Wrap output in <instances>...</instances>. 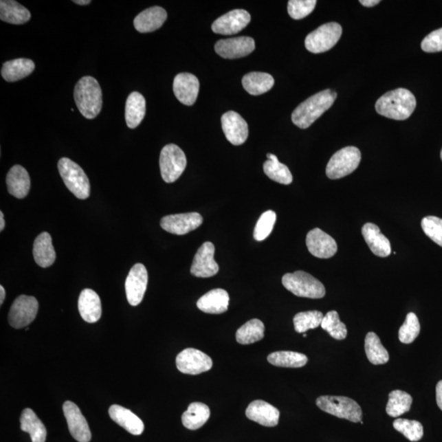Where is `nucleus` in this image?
<instances>
[{"label":"nucleus","mask_w":442,"mask_h":442,"mask_svg":"<svg viewBox=\"0 0 442 442\" xmlns=\"http://www.w3.org/2000/svg\"><path fill=\"white\" fill-rule=\"evenodd\" d=\"M416 107V98L410 90L397 89L384 94L375 104L377 113L397 121L409 118Z\"/></svg>","instance_id":"obj_1"},{"label":"nucleus","mask_w":442,"mask_h":442,"mask_svg":"<svg viewBox=\"0 0 442 442\" xmlns=\"http://www.w3.org/2000/svg\"><path fill=\"white\" fill-rule=\"evenodd\" d=\"M337 93L325 89L302 102L291 114V121L299 128L307 129L333 104Z\"/></svg>","instance_id":"obj_2"},{"label":"nucleus","mask_w":442,"mask_h":442,"mask_svg":"<svg viewBox=\"0 0 442 442\" xmlns=\"http://www.w3.org/2000/svg\"><path fill=\"white\" fill-rule=\"evenodd\" d=\"M74 100L77 109L85 118L98 117L102 107V93L100 84L92 76H84L76 85Z\"/></svg>","instance_id":"obj_3"},{"label":"nucleus","mask_w":442,"mask_h":442,"mask_svg":"<svg viewBox=\"0 0 442 442\" xmlns=\"http://www.w3.org/2000/svg\"><path fill=\"white\" fill-rule=\"evenodd\" d=\"M282 283L287 290L300 298L320 299L326 294L323 283L302 270L285 274Z\"/></svg>","instance_id":"obj_4"},{"label":"nucleus","mask_w":442,"mask_h":442,"mask_svg":"<svg viewBox=\"0 0 442 442\" xmlns=\"http://www.w3.org/2000/svg\"><path fill=\"white\" fill-rule=\"evenodd\" d=\"M58 168L68 190L77 199H88L90 195V184L83 169L77 163L67 157H63L59 160Z\"/></svg>","instance_id":"obj_5"},{"label":"nucleus","mask_w":442,"mask_h":442,"mask_svg":"<svg viewBox=\"0 0 442 442\" xmlns=\"http://www.w3.org/2000/svg\"><path fill=\"white\" fill-rule=\"evenodd\" d=\"M316 406L320 410L339 419L351 422L362 421V410L357 402L346 397L322 396L317 398Z\"/></svg>","instance_id":"obj_6"},{"label":"nucleus","mask_w":442,"mask_h":442,"mask_svg":"<svg viewBox=\"0 0 442 442\" xmlns=\"http://www.w3.org/2000/svg\"><path fill=\"white\" fill-rule=\"evenodd\" d=\"M360 160L362 153L357 148L353 146L343 148L330 158L326 167V175L331 179L345 177L357 169Z\"/></svg>","instance_id":"obj_7"},{"label":"nucleus","mask_w":442,"mask_h":442,"mask_svg":"<svg viewBox=\"0 0 442 442\" xmlns=\"http://www.w3.org/2000/svg\"><path fill=\"white\" fill-rule=\"evenodd\" d=\"M160 170L166 183H174L181 177L186 168L187 159L183 150L170 144L162 148L160 154Z\"/></svg>","instance_id":"obj_8"},{"label":"nucleus","mask_w":442,"mask_h":442,"mask_svg":"<svg viewBox=\"0 0 442 442\" xmlns=\"http://www.w3.org/2000/svg\"><path fill=\"white\" fill-rule=\"evenodd\" d=\"M342 34V28L340 24L326 23L309 34L305 41V46L311 53H324L336 45Z\"/></svg>","instance_id":"obj_9"},{"label":"nucleus","mask_w":442,"mask_h":442,"mask_svg":"<svg viewBox=\"0 0 442 442\" xmlns=\"http://www.w3.org/2000/svg\"><path fill=\"white\" fill-rule=\"evenodd\" d=\"M38 309V303L36 298L21 295L12 305L8 314V323L16 329L27 327L35 320Z\"/></svg>","instance_id":"obj_10"},{"label":"nucleus","mask_w":442,"mask_h":442,"mask_svg":"<svg viewBox=\"0 0 442 442\" xmlns=\"http://www.w3.org/2000/svg\"><path fill=\"white\" fill-rule=\"evenodd\" d=\"M212 364V360L209 355L195 349H184L177 357L179 371L186 375H200L211 370Z\"/></svg>","instance_id":"obj_11"},{"label":"nucleus","mask_w":442,"mask_h":442,"mask_svg":"<svg viewBox=\"0 0 442 442\" xmlns=\"http://www.w3.org/2000/svg\"><path fill=\"white\" fill-rule=\"evenodd\" d=\"M148 274L143 264H135L129 273L126 280V293L128 302L136 307L143 301L147 290Z\"/></svg>","instance_id":"obj_12"},{"label":"nucleus","mask_w":442,"mask_h":442,"mask_svg":"<svg viewBox=\"0 0 442 442\" xmlns=\"http://www.w3.org/2000/svg\"><path fill=\"white\" fill-rule=\"evenodd\" d=\"M203 219L199 213L169 214L161 220V227L170 234L184 235L199 228Z\"/></svg>","instance_id":"obj_13"},{"label":"nucleus","mask_w":442,"mask_h":442,"mask_svg":"<svg viewBox=\"0 0 442 442\" xmlns=\"http://www.w3.org/2000/svg\"><path fill=\"white\" fill-rule=\"evenodd\" d=\"M63 409L73 439L79 442H89L92 437L91 432L79 407L68 401L64 403Z\"/></svg>","instance_id":"obj_14"},{"label":"nucleus","mask_w":442,"mask_h":442,"mask_svg":"<svg viewBox=\"0 0 442 442\" xmlns=\"http://www.w3.org/2000/svg\"><path fill=\"white\" fill-rule=\"evenodd\" d=\"M251 21V15L243 10H232L214 21L212 29L220 35H235L242 31Z\"/></svg>","instance_id":"obj_15"},{"label":"nucleus","mask_w":442,"mask_h":442,"mask_svg":"<svg viewBox=\"0 0 442 442\" xmlns=\"http://www.w3.org/2000/svg\"><path fill=\"white\" fill-rule=\"evenodd\" d=\"M214 246L206 242L197 250L192 261L190 272L197 278H210L219 272V265L214 258Z\"/></svg>","instance_id":"obj_16"},{"label":"nucleus","mask_w":442,"mask_h":442,"mask_svg":"<svg viewBox=\"0 0 442 442\" xmlns=\"http://www.w3.org/2000/svg\"><path fill=\"white\" fill-rule=\"evenodd\" d=\"M254 49L255 41L248 36L225 38V40L217 41L214 45L217 54L227 59L246 57Z\"/></svg>","instance_id":"obj_17"},{"label":"nucleus","mask_w":442,"mask_h":442,"mask_svg":"<svg viewBox=\"0 0 442 442\" xmlns=\"http://www.w3.org/2000/svg\"><path fill=\"white\" fill-rule=\"evenodd\" d=\"M306 243L311 254L320 259L331 258L338 252L335 240L319 228L309 232Z\"/></svg>","instance_id":"obj_18"},{"label":"nucleus","mask_w":442,"mask_h":442,"mask_svg":"<svg viewBox=\"0 0 442 442\" xmlns=\"http://www.w3.org/2000/svg\"><path fill=\"white\" fill-rule=\"evenodd\" d=\"M223 131L232 144L235 146L245 143L248 137L247 123L241 115L230 111L221 118Z\"/></svg>","instance_id":"obj_19"},{"label":"nucleus","mask_w":442,"mask_h":442,"mask_svg":"<svg viewBox=\"0 0 442 442\" xmlns=\"http://www.w3.org/2000/svg\"><path fill=\"white\" fill-rule=\"evenodd\" d=\"M199 88V79L190 73H180L174 79L175 96L184 105L192 106L195 104Z\"/></svg>","instance_id":"obj_20"},{"label":"nucleus","mask_w":442,"mask_h":442,"mask_svg":"<svg viewBox=\"0 0 442 442\" xmlns=\"http://www.w3.org/2000/svg\"><path fill=\"white\" fill-rule=\"evenodd\" d=\"M247 417L265 427H276L280 421V412L268 402L252 401L246 410Z\"/></svg>","instance_id":"obj_21"},{"label":"nucleus","mask_w":442,"mask_h":442,"mask_svg":"<svg viewBox=\"0 0 442 442\" xmlns=\"http://www.w3.org/2000/svg\"><path fill=\"white\" fill-rule=\"evenodd\" d=\"M230 296L222 289H216L208 291L197 302L200 311L208 314H223L228 311Z\"/></svg>","instance_id":"obj_22"},{"label":"nucleus","mask_w":442,"mask_h":442,"mask_svg":"<svg viewBox=\"0 0 442 442\" xmlns=\"http://www.w3.org/2000/svg\"><path fill=\"white\" fill-rule=\"evenodd\" d=\"M362 235L373 254L379 257H387L392 253V247L388 238H386L379 227L373 223H367L362 227Z\"/></svg>","instance_id":"obj_23"},{"label":"nucleus","mask_w":442,"mask_h":442,"mask_svg":"<svg viewBox=\"0 0 442 442\" xmlns=\"http://www.w3.org/2000/svg\"><path fill=\"white\" fill-rule=\"evenodd\" d=\"M166 19L164 8L159 6L149 8L137 15L134 20L135 28L140 33L155 32L162 27Z\"/></svg>","instance_id":"obj_24"},{"label":"nucleus","mask_w":442,"mask_h":442,"mask_svg":"<svg viewBox=\"0 0 442 442\" xmlns=\"http://www.w3.org/2000/svg\"><path fill=\"white\" fill-rule=\"evenodd\" d=\"M80 315L88 323H96L101 318L102 304L100 296L92 289L81 291L78 300Z\"/></svg>","instance_id":"obj_25"},{"label":"nucleus","mask_w":442,"mask_h":442,"mask_svg":"<svg viewBox=\"0 0 442 442\" xmlns=\"http://www.w3.org/2000/svg\"><path fill=\"white\" fill-rule=\"evenodd\" d=\"M8 191L19 199L27 197L31 188V179L27 170L20 165L12 166L6 177Z\"/></svg>","instance_id":"obj_26"},{"label":"nucleus","mask_w":442,"mask_h":442,"mask_svg":"<svg viewBox=\"0 0 442 442\" xmlns=\"http://www.w3.org/2000/svg\"><path fill=\"white\" fill-rule=\"evenodd\" d=\"M110 417L115 423L126 429L133 435L139 436L144 430L143 421L130 410L121 406L113 405L109 408Z\"/></svg>","instance_id":"obj_27"},{"label":"nucleus","mask_w":442,"mask_h":442,"mask_svg":"<svg viewBox=\"0 0 442 442\" xmlns=\"http://www.w3.org/2000/svg\"><path fill=\"white\" fill-rule=\"evenodd\" d=\"M34 259L38 266L48 268L54 263L56 252L52 238L47 232H43L35 240L33 247Z\"/></svg>","instance_id":"obj_28"},{"label":"nucleus","mask_w":442,"mask_h":442,"mask_svg":"<svg viewBox=\"0 0 442 442\" xmlns=\"http://www.w3.org/2000/svg\"><path fill=\"white\" fill-rule=\"evenodd\" d=\"M35 68L36 65L32 60L16 58L3 63L1 75L8 82H15L31 75Z\"/></svg>","instance_id":"obj_29"},{"label":"nucleus","mask_w":442,"mask_h":442,"mask_svg":"<svg viewBox=\"0 0 442 442\" xmlns=\"http://www.w3.org/2000/svg\"><path fill=\"white\" fill-rule=\"evenodd\" d=\"M32 18L31 12L27 8L14 0L0 1V19L14 25L27 23Z\"/></svg>","instance_id":"obj_30"},{"label":"nucleus","mask_w":442,"mask_h":442,"mask_svg":"<svg viewBox=\"0 0 442 442\" xmlns=\"http://www.w3.org/2000/svg\"><path fill=\"white\" fill-rule=\"evenodd\" d=\"M146 113L145 98L139 92H133L128 96L126 104V122L127 126L135 129L140 124Z\"/></svg>","instance_id":"obj_31"},{"label":"nucleus","mask_w":442,"mask_h":442,"mask_svg":"<svg viewBox=\"0 0 442 442\" xmlns=\"http://www.w3.org/2000/svg\"><path fill=\"white\" fill-rule=\"evenodd\" d=\"M20 422L21 431L28 432L31 435L32 442H45L46 428L32 409L27 408L23 411Z\"/></svg>","instance_id":"obj_32"},{"label":"nucleus","mask_w":442,"mask_h":442,"mask_svg":"<svg viewBox=\"0 0 442 442\" xmlns=\"http://www.w3.org/2000/svg\"><path fill=\"white\" fill-rule=\"evenodd\" d=\"M244 89L251 96H261L272 89L274 85L272 76L264 72H251L243 76Z\"/></svg>","instance_id":"obj_33"},{"label":"nucleus","mask_w":442,"mask_h":442,"mask_svg":"<svg viewBox=\"0 0 442 442\" xmlns=\"http://www.w3.org/2000/svg\"><path fill=\"white\" fill-rule=\"evenodd\" d=\"M211 415L209 407L201 402H194L182 415L184 427L190 430H197L208 422Z\"/></svg>","instance_id":"obj_34"},{"label":"nucleus","mask_w":442,"mask_h":442,"mask_svg":"<svg viewBox=\"0 0 442 442\" xmlns=\"http://www.w3.org/2000/svg\"><path fill=\"white\" fill-rule=\"evenodd\" d=\"M267 158L268 160L264 163L263 169L265 174L270 179L286 186L293 182V175L289 167L280 162L274 154L268 153Z\"/></svg>","instance_id":"obj_35"},{"label":"nucleus","mask_w":442,"mask_h":442,"mask_svg":"<svg viewBox=\"0 0 442 442\" xmlns=\"http://www.w3.org/2000/svg\"><path fill=\"white\" fill-rule=\"evenodd\" d=\"M265 336V325L258 319H252L244 324L236 333V340L242 345L259 342Z\"/></svg>","instance_id":"obj_36"},{"label":"nucleus","mask_w":442,"mask_h":442,"mask_svg":"<svg viewBox=\"0 0 442 442\" xmlns=\"http://www.w3.org/2000/svg\"><path fill=\"white\" fill-rule=\"evenodd\" d=\"M364 349L368 360L375 366L388 362L389 354L375 333L370 332L364 340Z\"/></svg>","instance_id":"obj_37"},{"label":"nucleus","mask_w":442,"mask_h":442,"mask_svg":"<svg viewBox=\"0 0 442 442\" xmlns=\"http://www.w3.org/2000/svg\"><path fill=\"white\" fill-rule=\"evenodd\" d=\"M267 360L273 366L283 368H302L308 362L306 355L286 351L269 354Z\"/></svg>","instance_id":"obj_38"},{"label":"nucleus","mask_w":442,"mask_h":442,"mask_svg":"<svg viewBox=\"0 0 442 442\" xmlns=\"http://www.w3.org/2000/svg\"><path fill=\"white\" fill-rule=\"evenodd\" d=\"M413 398L410 394L401 390H395L389 394V400L386 411L390 417L397 418L410 411Z\"/></svg>","instance_id":"obj_39"},{"label":"nucleus","mask_w":442,"mask_h":442,"mask_svg":"<svg viewBox=\"0 0 442 442\" xmlns=\"http://www.w3.org/2000/svg\"><path fill=\"white\" fill-rule=\"evenodd\" d=\"M323 313L318 311L300 312L294 318L295 331L303 333L310 329H314L321 326L324 319Z\"/></svg>","instance_id":"obj_40"},{"label":"nucleus","mask_w":442,"mask_h":442,"mask_svg":"<svg viewBox=\"0 0 442 442\" xmlns=\"http://www.w3.org/2000/svg\"><path fill=\"white\" fill-rule=\"evenodd\" d=\"M321 328L336 340H344L347 336L346 326L340 320L335 311H329L326 314L322 321Z\"/></svg>","instance_id":"obj_41"},{"label":"nucleus","mask_w":442,"mask_h":442,"mask_svg":"<svg viewBox=\"0 0 442 442\" xmlns=\"http://www.w3.org/2000/svg\"><path fill=\"white\" fill-rule=\"evenodd\" d=\"M393 427L410 441H419L423 436V425L416 420L397 419L395 420Z\"/></svg>","instance_id":"obj_42"},{"label":"nucleus","mask_w":442,"mask_h":442,"mask_svg":"<svg viewBox=\"0 0 442 442\" xmlns=\"http://www.w3.org/2000/svg\"><path fill=\"white\" fill-rule=\"evenodd\" d=\"M420 333V324L417 316L413 312L406 316L404 324L399 330V340L405 344H410L418 338Z\"/></svg>","instance_id":"obj_43"},{"label":"nucleus","mask_w":442,"mask_h":442,"mask_svg":"<svg viewBox=\"0 0 442 442\" xmlns=\"http://www.w3.org/2000/svg\"><path fill=\"white\" fill-rule=\"evenodd\" d=\"M276 221V214L272 210L261 214L256 223L254 233H253L255 240L260 242L267 239L269 235L272 234Z\"/></svg>","instance_id":"obj_44"},{"label":"nucleus","mask_w":442,"mask_h":442,"mask_svg":"<svg viewBox=\"0 0 442 442\" xmlns=\"http://www.w3.org/2000/svg\"><path fill=\"white\" fill-rule=\"evenodd\" d=\"M316 3V0H290L287 4V12L291 19H302L311 14Z\"/></svg>","instance_id":"obj_45"},{"label":"nucleus","mask_w":442,"mask_h":442,"mask_svg":"<svg viewBox=\"0 0 442 442\" xmlns=\"http://www.w3.org/2000/svg\"><path fill=\"white\" fill-rule=\"evenodd\" d=\"M421 226L424 234L442 247V219L432 216L424 217Z\"/></svg>","instance_id":"obj_46"},{"label":"nucleus","mask_w":442,"mask_h":442,"mask_svg":"<svg viewBox=\"0 0 442 442\" xmlns=\"http://www.w3.org/2000/svg\"><path fill=\"white\" fill-rule=\"evenodd\" d=\"M421 48L426 53H437L442 51V28L436 30L423 38Z\"/></svg>","instance_id":"obj_47"},{"label":"nucleus","mask_w":442,"mask_h":442,"mask_svg":"<svg viewBox=\"0 0 442 442\" xmlns=\"http://www.w3.org/2000/svg\"><path fill=\"white\" fill-rule=\"evenodd\" d=\"M436 397L437 406L442 410V380L437 384L436 387Z\"/></svg>","instance_id":"obj_48"},{"label":"nucleus","mask_w":442,"mask_h":442,"mask_svg":"<svg viewBox=\"0 0 442 442\" xmlns=\"http://www.w3.org/2000/svg\"><path fill=\"white\" fill-rule=\"evenodd\" d=\"M360 3L364 7L371 8L380 3L379 0H360Z\"/></svg>","instance_id":"obj_49"},{"label":"nucleus","mask_w":442,"mask_h":442,"mask_svg":"<svg viewBox=\"0 0 442 442\" xmlns=\"http://www.w3.org/2000/svg\"><path fill=\"white\" fill-rule=\"evenodd\" d=\"M5 289H3V287L0 286V305H3L4 299H5Z\"/></svg>","instance_id":"obj_50"},{"label":"nucleus","mask_w":442,"mask_h":442,"mask_svg":"<svg viewBox=\"0 0 442 442\" xmlns=\"http://www.w3.org/2000/svg\"><path fill=\"white\" fill-rule=\"evenodd\" d=\"M4 227H5V221H4L3 213V212H0V231L2 232Z\"/></svg>","instance_id":"obj_51"},{"label":"nucleus","mask_w":442,"mask_h":442,"mask_svg":"<svg viewBox=\"0 0 442 442\" xmlns=\"http://www.w3.org/2000/svg\"><path fill=\"white\" fill-rule=\"evenodd\" d=\"M73 3L79 4V5H88L91 1L90 0H74Z\"/></svg>","instance_id":"obj_52"},{"label":"nucleus","mask_w":442,"mask_h":442,"mask_svg":"<svg viewBox=\"0 0 442 442\" xmlns=\"http://www.w3.org/2000/svg\"><path fill=\"white\" fill-rule=\"evenodd\" d=\"M303 337H304V338H307V334L304 333V334H303Z\"/></svg>","instance_id":"obj_53"},{"label":"nucleus","mask_w":442,"mask_h":442,"mask_svg":"<svg viewBox=\"0 0 442 442\" xmlns=\"http://www.w3.org/2000/svg\"><path fill=\"white\" fill-rule=\"evenodd\" d=\"M441 161H442V149H441Z\"/></svg>","instance_id":"obj_54"}]
</instances>
